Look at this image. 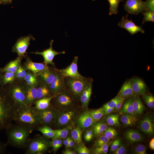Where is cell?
<instances>
[{
    "mask_svg": "<svg viewBox=\"0 0 154 154\" xmlns=\"http://www.w3.org/2000/svg\"><path fill=\"white\" fill-rule=\"evenodd\" d=\"M127 149L123 145H121L113 153L114 154H125L127 152Z\"/></svg>",
    "mask_w": 154,
    "mask_h": 154,
    "instance_id": "52",
    "label": "cell"
},
{
    "mask_svg": "<svg viewBox=\"0 0 154 154\" xmlns=\"http://www.w3.org/2000/svg\"><path fill=\"white\" fill-rule=\"evenodd\" d=\"M89 128L85 131L84 133V140L86 142L90 141L94 136V133L92 128Z\"/></svg>",
    "mask_w": 154,
    "mask_h": 154,
    "instance_id": "49",
    "label": "cell"
},
{
    "mask_svg": "<svg viewBox=\"0 0 154 154\" xmlns=\"http://www.w3.org/2000/svg\"><path fill=\"white\" fill-rule=\"evenodd\" d=\"M83 131L78 125H76L70 132L71 137L78 145L83 143L82 140V135Z\"/></svg>",
    "mask_w": 154,
    "mask_h": 154,
    "instance_id": "29",
    "label": "cell"
},
{
    "mask_svg": "<svg viewBox=\"0 0 154 154\" xmlns=\"http://www.w3.org/2000/svg\"><path fill=\"white\" fill-rule=\"evenodd\" d=\"M108 127V125L105 123L100 122L95 123L92 127L94 135L97 137L102 135Z\"/></svg>",
    "mask_w": 154,
    "mask_h": 154,
    "instance_id": "33",
    "label": "cell"
},
{
    "mask_svg": "<svg viewBox=\"0 0 154 154\" xmlns=\"http://www.w3.org/2000/svg\"><path fill=\"white\" fill-rule=\"evenodd\" d=\"M110 4L109 15L117 14L118 13V8L120 2L122 0H107Z\"/></svg>",
    "mask_w": 154,
    "mask_h": 154,
    "instance_id": "40",
    "label": "cell"
},
{
    "mask_svg": "<svg viewBox=\"0 0 154 154\" xmlns=\"http://www.w3.org/2000/svg\"><path fill=\"white\" fill-rule=\"evenodd\" d=\"M145 3L146 10L154 12V0H146Z\"/></svg>",
    "mask_w": 154,
    "mask_h": 154,
    "instance_id": "51",
    "label": "cell"
},
{
    "mask_svg": "<svg viewBox=\"0 0 154 154\" xmlns=\"http://www.w3.org/2000/svg\"><path fill=\"white\" fill-rule=\"evenodd\" d=\"M23 58L18 56L14 60L9 62L3 68L4 71L15 73L20 65L22 64V60Z\"/></svg>",
    "mask_w": 154,
    "mask_h": 154,
    "instance_id": "26",
    "label": "cell"
},
{
    "mask_svg": "<svg viewBox=\"0 0 154 154\" xmlns=\"http://www.w3.org/2000/svg\"><path fill=\"white\" fill-rule=\"evenodd\" d=\"M63 154H76V153L74 150L69 148H66L62 152Z\"/></svg>",
    "mask_w": 154,
    "mask_h": 154,
    "instance_id": "55",
    "label": "cell"
},
{
    "mask_svg": "<svg viewBox=\"0 0 154 154\" xmlns=\"http://www.w3.org/2000/svg\"><path fill=\"white\" fill-rule=\"evenodd\" d=\"M53 96L37 100L33 106L38 111L43 110L48 108L51 106L50 102Z\"/></svg>",
    "mask_w": 154,
    "mask_h": 154,
    "instance_id": "28",
    "label": "cell"
},
{
    "mask_svg": "<svg viewBox=\"0 0 154 154\" xmlns=\"http://www.w3.org/2000/svg\"><path fill=\"white\" fill-rule=\"evenodd\" d=\"M16 80L15 73L9 72H4L3 78L1 87L11 83Z\"/></svg>",
    "mask_w": 154,
    "mask_h": 154,
    "instance_id": "36",
    "label": "cell"
},
{
    "mask_svg": "<svg viewBox=\"0 0 154 154\" xmlns=\"http://www.w3.org/2000/svg\"><path fill=\"white\" fill-rule=\"evenodd\" d=\"M37 88V100L44 98L51 97L54 95L50 85L45 83L39 81Z\"/></svg>",
    "mask_w": 154,
    "mask_h": 154,
    "instance_id": "21",
    "label": "cell"
},
{
    "mask_svg": "<svg viewBox=\"0 0 154 154\" xmlns=\"http://www.w3.org/2000/svg\"><path fill=\"white\" fill-rule=\"evenodd\" d=\"M124 7L125 10L131 15H137L146 10L145 2L142 0H126Z\"/></svg>",
    "mask_w": 154,
    "mask_h": 154,
    "instance_id": "12",
    "label": "cell"
},
{
    "mask_svg": "<svg viewBox=\"0 0 154 154\" xmlns=\"http://www.w3.org/2000/svg\"><path fill=\"white\" fill-rule=\"evenodd\" d=\"M104 115H106L112 113L114 110L111 108H104Z\"/></svg>",
    "mask_w": 154,
    "mask_h": 154,
    "instance_id": "59",
    "label": "cell"
},
{
    "mask_svg": "<svg viewBox=\"0 0 154 154\" xmlns=\"http://www.w3.org/2000/svg\"><path fill=\"white\" fill-rule=\"evenodd\" d=\"M53 40H51L50 42V46L49 48L44 50L42 52L36 51L32 52L31 53L35 54L40 55L44 58L43 63L48 65H51L55 67V63L53 62V59L55 56L58 54H65V52L64 51L60 52H57L54 50L52 48Z\"/></svg>",
    "mask_w": 154,
    "mask_h": 154,
    "instance_id": "11",
    "label": "cell"
},
{
    "mask_svg": "<svg viewBox=\"0 0 154 154\" xmlns=\"http://www.w3.org/2000/svg\"><path fill=\"white\" fill-rule=\"evenodd\" d=\"M12 0H0V3H10Z\"/></svg>",
    "mask_w": 154,
    "mask_h": 154,
    "instance_id": "63",
    "label": "cell"
},
{
    "mask_svg": "<svg viewBox=\"0 0 154 154\" xmlns=\"http://www.w3.org/2000/svg\"><path fill=\"white\" fill-rule=\"evenodd\" d=\"M76 144L74 141L73 140V139L70 137L68 148L70 149L74 148L75 146L76 145Z\"/></svg>",
    "mask_w": 154,
    "mask_h": 154,
    "instance_id": "57",
    "label": "cell"
},
{
    "mask_svg": "<svg viewBox=\"0 0 154 154\" xmlns=\"http://www.w3.org/2000/svg\"><path fill=\"white\" fill-rule=\"evenodd\" d=\"M117 96L125 100L133 96L130 79L123 83Z\"/></svg>",
    "mask_w": 154,
    "mask_h": 154,
    "instance_id": "24",
    "label": "cell"
},
{
    "mask_svg": "<svg viewBox=\"0 0 154 154\" xmlns=\"http://www.w3.org/2000/svg\"><path fill=\"white\" fill-rule=\"evenodd\" d=\"M57 69L52 66H48L37 76L39 81L50 85L57 72Z\"/></svg>",
    "mask_w": 154,
    "mask_h": 154,
    "instance_id": "19",
    "label": "cell"
},
{
    "mask_svg": "<svg viewBox=\"0 0 154 154\" xmlns=\"http://www.w3.org/2000/svg\"><path fill=\"white\" fill-rule=\"evenodd\" d=\"M97 137L94 144V147H100L109 142L111 140V139L108 138L103 135H100Z\"/></svg>",
    "mask_w": 154,
    "mask_h": 154,
    "instance_id": "46",
    "label": "cell"
},
{
    "mask_svg": "<svg viewBox=\"0 0 154 154\" xmlns=\"http://www.w3.org/2000/svg\"><path fill=\"white\" fill-rule=\"evenodd\" d=\"M142 96L143 101L149 108H153L154 107V98L151 94L145 93Z\"/></svg>",
    "mask_w": 154,
    "mask_h": 154,
    "instance_id": "42",
    "label": "cell"
},
{
    "mask_svg": "<svg viewBox=\"0 0 154 154\" xmlns=\"http://www.w3.org/2000/svg\"><path fill=\"white\" fill-rule=\"evenodd\" d=\"M13 120L16 123L28 127L34 130L41 125L38 111L33 106H27L16 110Z\"/></svg>",
    "mask_w": 154,
    "mask_h": 154,
    "instance_id": "3",
    "label": "cell"
},
{
    "mask_svg": "<svg viewBox=\"0 0 154 154\" xmlns=\"http://www.w3.org/2000/svg\"><path fill=\"white\" fill-rule=\"evenodd\" d=\"M50 104L58 111L81 108L79 100L66 88L60 93L54 95Z\"/></svg>",
    "mask_w": 154,
    "mask_h": 154,
    "instance_id": "4",
    "label": "cell"
},
{
    "mask_svg": "<svg viewBox=\"0 0 154 154\" xmlns=\"http://www.w3.org/2000/svg\"><path fill=\"white\" fill-rule=\"evenodd\" d=\"M7 144L0 142V154L5 153L6 151Z\"/></svg>",
    "mask_w": 154,
    "mask_h": 154,
    "instance_id": "54",
    "label": "cell"
},
{
    "mask_svg": "<svg viewBox=\"0 0 154 154\" xmlns=\"http://www.w3.org/2000/svg\"><path fill=\"white\" fill-rule=\"evenodd\" d=\"M89 111L92 118L95 123L99 121L104 116V108L103 107L97 109Z\"/></svg>",
    "mask_w": 154,
    "mask_h": 154,
    "instance_id": "37",
    "label": "cell"
},
{
    "mask_svg": "<svg viewBox=\"0 0 154 154\" xmlns=\"http://www.w3.org/2000/svg\"><path fill=\"white\" fill-rule=\"evenodd\" d=\"M57 112L51 105L45 110L38 111L41 125H47L52 127L55 122Z\"/></svg>",
    "mask_w": 154,
    "mask_h": 154,
    "instance_id": "9",
    "label": "cell"
},
{
    "mask_svg": "<svg viewBox=\"0 0 154 154\" xmlns=\"http://www.w3.org/2000/svg\"><path fill=\"white\" fill-rule=\"evenodd\" d=\"M125 99L119 97V99L115 108L116 111H118L121 109Z\"/></svg>",
    "mask_w": 154,
    "mask_h": 154,
    "instance_id": "53",
    "label": "cell"
},
{
    "mask_svg": "<svg viewBox=\"0 0 154 154\" xmlns=\"http://www.w3.org/2000/svg\"><path fill=\"white\" fill-rule=\"evenodd\" d=\"M150 148L152 150H154V138H153L151 140L149 144Z\"/></svg>",
    "mask_w": 154,
    "mask_h": 154,
    "instance_id": "62",
    "label": "cell"
},
{
    "mask_svg": "<svg viewBox=\"0 0 154 154\" xmlns=\"http://www.w3.org/2000/svg\"><path fill=\"white\" fill-rule=\"evenodd\" d=\"M26 86L24 81L16 80L3 87L11 99L15 110L28 106L26 101Z\"/></svg>",
    "mask_w": 154,
    "mask_h": 154,
    "instance_id": "5",
    "label": "cell"
},
{
    "mask_svg": "<svg viewBox=\"0 0 154 154\" xmlns=\"http://www.w3.org/2000/svg\"><path fill=\"white\" fill-rule=\"evenodd\" d=\"M120 120L124 125L132 126L135 125L137 120L134 116L128 114H124L121 116Z\"/></svg>",
    "mask_w": 154,
    "mask_h": 154,
    "instance_id": "35",
    "label": "cell"
},
{
    "mask_svg": "<svg viewBox=\"0 0 154 154\" xmlns=\"http://www.w3.org/2000/svg\"><path fill=\"white\" fill-rule=\"evenodd\" d=\"M4 72V71L3 68H0V86H1L3 80V76Z\"/></svg>",
    "mask_w": 154,
    "mask_h": 154,
    "instance_id": "60",
    "label": "cell"
},
{
    "mask_svg": "<svg viewBox=\"0 0 154 154\" xmlns=\"http://www.w3.org/2000/svg\"><path fill=\"white\" fill-rule=\"evenodd\" d=\"M82 110L78 108L58 111L55 122L52 127L55 129L69 126L74 127L76 125L78 116Z\"/></svg>",
    "mask_w": 154,
    "mask_h": 154,
    "instance_id": "6",
    "label": "cell"
},
{
    "mask_svg": "<svg viewBox=\"0 0 154 154\" xmlns=\"http://www.w3.org/2000/svg\"><path fill=\"white\" fill-rule=\"evenodd\" d=\"M93 82H91L88 85L80 97V108L82 110L88 109L92 92Z\"/></svg>",
    "mask_w": 154,
    "mask_h": 154,
    "instance_id": "20",
    "label": "cell"
},
{
    "mask_svg": "<svg viewBox=\"0 0 154 154\" xmlns=\"http://www.w3.org/2000/svg\"><path fill=\"white\" fill-rule=\"evenodd\" d=\"M74 149V150L77 154H90L91 153L90 150L85 146L83 142L79 145H76Z\"/></svg>",
    "mask_w": 154,
    "mask_h": 154,
    "instance_id": "41",
    "label": "cell"
},
{
    "mask_svg": "<svg viewBox=\"0 0 154 154\" xmlns=\"http://www.w3.org/2000/svg\"><path fill=\"white\" fill-rule=\"evenodd\" d=\"M26 60L23 65L27 71L32 73L37 76L44 70L48 68V66L43 63L35 62L29 57L26 56Z\"/></svg>",
    "mask_w": 154,
    "mask_h": 154,
    "instance_id": "15",
    "label": "cell"
},
{
    "mask_svg": "<svg viewBox=\"0 0 154 154\" xmlns=\"http://www.w3.org/2000/svg\"><path fill=\"white\" fill-rule=\"evenodd\" d=\"M124 136L126 139L131 143L141 142L143 138L141 134L138 131L133 130H129L125 133Z\"/></svg>",
    "mask_w": 154,
    "mask_h": 154,
    "instance_id": "25",
    "label": "cell"
},
{
    "mask_svg": "<svg viewBox=\"0 0 154 154\" xmlns=\"http://www.w3.org/2000/svg\"><path fill=\"white\" fill-rule=\"evenodd\" d=\"M96 123L92 118L88 109L82 110L78 117L76 125L78 126L83 131L91 127Z\"/></svg>",
    "mask_w": 154,
    "mask_h": 154,
    "instance_id": "14",
    "label": "cell"
},
{
    "mask_svg": "<svg viewBox=\"0 0 154 154\" xmlns=\"http://www.w3.org/2000/svg\"><path fill=\"white\" fill-rule=\"evenodd\" d=\"M102 135L111 139L116 137L117 135V132L114 129L108 127L106 130Z\"/></svg>",
    "mask_w": 154,
    "mask_h": 154,
    "instance_id": "47",
    "label": "cell"
},
{
    "mask_svg": "<svg viewBox=\"0 0 154 154\" xmlns=\"http://www.w3.org/2000/svg\"><path fill=\"white\" fill-rule=\"evenodd\" d=\"M35 130L40 132L44 137L48 138L53 139L55 136L54 129L50 127L47 125L40 126Z\"/></svg>",
    "mask_w": 154,
    "mask_h": 154,
    "instance_id": "30",
    "label": "cell"
},
{
    "mask_svg": "<svg viewBox=\"0 0 154 154\" xmlns=\"http://www.w3.org/2000/svg\"><path fill=\"white\" fill-rule=\"evenodd\" d=\"M27 70L21 64L15 73L16 80L18 81H24V78L26 74Z\"/></svg>",
    "mask_w": 154,
    "mask_h": 154,
    "instance_id": "43",
    "label": "cell"
},
{
    "mask_svg": "<svg viewBox=\"0 0 154 154\" xmlns=\"http://www.w3.org/2000/svg\"><path fill=\"white\" fill-rule=\"evenodd\" d=\"M103 107L104 108H111L115 109L114 107L110 101L105 104Z\"/></svg>",
    "mask_w": 154,
    "mask_h": 154,
    "instance_id": "61",
    "label": "cell"
},
{
    "mask_svg": "<svg viewBox=\"0 0 154 154\" xmlns=\"http://www.w3.org/2000/svg\"><path fill=\"white\" fill-rule=\"evenodd\" d=\"M142 15L143 16V18L142 24L147 22H154V12L146 9L142 12Z\"/></svg>",
    "mask_w": 154,
    "mask_h": 154,
    "instance_id": "44",
    "label": "cell"
},
{
    "mask_svg": "<svg viewBox=\"0 0 154 154\" xmlns=\"http://www.w3.org/2000/svg\"><path fill=\"white\" fill-rule=\"evenodd\" d=\"M70 138V137L68 136L66 138L63 139H64L62 141L63 144L64 145L66 148H68Z\"/></svg>",
    "mask_w": 154,
    "mask_h": 154,
    "instance_id": "56",
    "label": "cell"
},
{
    "mask_svg": "<svg viewBox=\"0 0 154 154\" xmlns=\"http://www.w3.org/2000/svg\"><path fill=\"white\" fill-rule=\"evenodd\" d=\"M133 107L135 116L141 115L144 110L145 107L138 96H133Z\"/></svg>",
    "mask_w": 154,
    "mask_h": 154,
    "instance_id": "27",
    "label": "cell"
},
{
    "mask_svg": "<svg viewBox=\"0 0 154 154\" xmlns=\"http://www.w3.org/2000/svg\"><path fill=\"white\" fill-rule=\"evenodd\" d=\"M121 140L120 139H117L113 141L110 145V152H113L119 147L121 144Z\"/></svg>",
    "mask_w": 154,
    "mask_h": 154,
    "instance_id": "50",
    "label": "cell"
},
{
    "mask_svg": "<svg viewBox=\"0 0 154 154\" xmlns=\"http://www.w3.org/2000/svg\"><path fill=\"white\" fill-rule=\"evenodd\" d=\"M7 145L21 149L26 148L33 129L25 125L12 124L5 129Z\"/></svg>",
    "mask_w": 154,
    "mask_h": 154,
    "instance_id": "1",
    "label": "cell"
},
{
    "mask_svg": "<svg viewBox=\"0 0 154 154\" xmlns=\"http://www.w3.org/2000/svg\"><path fill=\"white\" fill-rule=\"evenodd\" d=\"M37 91L36 86L26 85V101L28 106H33L37 100Z\"/></svg>",
    "mask_w": 154,
    "mask_h": 154,
    "instance_id": "23",
    "label": "cell"
},
{
    "mask_svg": "<svg viewBox=\"0 0 154 154\" xmlns=\"http://www.w3.org/2000/svg\"><path fill=\"white\" fill-rule=\"evenodd\" d=\"M63 140L60 138H54L52 139L50 141L51 147L52 151L55 153L62 146Z\"/></svg>",
    "mask_w": 154,
    "mask_h": 154,
    "instance_id": "45",
    "label": "cell"
},
{
    "mask_svg": "<svg viewBox=\"0 0 154 154\" xmlns=\"http://www.w3.org/2000/svg\"><path fill=\"white\" fill-rule=\"evenodd\" d=\"M139 128L146 134L151 135L153 133L154 125L150 116H146L143 118L140 123Z\"/></svg>",
    "mask_w": 154,
    "mask_h": 154,
    "instance_id": "22",
    "label": "cell"
},
{
    "mask_svg": "<svg viewBox=\"0 0 154 154\" xmlns=\"http://www.w3.org/2000/svg\"><path fill=\"white\" fill-rule=\"evenodd\" d=\"M50 141L44 136L37 135L30 139L25 152L26 154H42L51 147Z\"/></svg>",
    "mask_w": 154,
    "mask_h": 154,
    "instance_id": "8",
    "label": "cell"
},
{
    "mask_svg": "<svg viewBox=\"0 0 154 154\" xmlns=\"http://www.w3.org/2000/svg\"><path fill=\"white\" fill-rule=\"evenodd\" d=\"M73 127L69 126L61 129H54L55 136L54 139H63L66 138L70 134L71 131Z\"/></svg>",
    "mask_w": 154,
    "mask_h": 154,
    "instance_id": "34",
    "label": "cell"
},
{
    "mask_svg": "<svg viewBox=\"0 0 154 154\" xmlns=\"http://www.w3.org/2000/svg\"><path fill=\"white\" fill-rule=\"evenodd\" d=\"M33 39V37L31 35L19 38L12 47V52L17 53L18 56L25 58V54L27 53L26 51L30 44V41Z\"/></svg>",
    "mask_w": 154,
    "mask_h": 154,
    "instance_id": "10",
    "label": "cell"
},
{
    "mask_svg": "<svg viewBox=\"0 0 154 154\" xmlns=\"http://www.w3.org/2000/svg\"><path fill=\"white\" fill-rule=\"evenodd\" d=\"M112 141L105 143L99 147H94L92 150V153L94 154H106L109 147L110 146Z\"/></svg>",
    "mask_w": 154,
    "mask_h": 154,
    "instance_id": "38",
    "label": "cell"
},
{
    "mask_svg": "<svg viewBox=\"0 0 154 154\" xmlns=\"http://www.w3.org/2000/svg\"><path fill=\"white\" fill-rule=\"evenodd\" d=\"M24 81L27 86L36 87L39 82L37 77L29 71H27Z\"/></svg>",
    "mask_w": 154,
    "mask_h": 154,
    "instance_id": "32",
    "label": "cell"
},
{
    "mask_svg": "<svg viewBox=\"0 0 154 154\" xmlns=\"http://www.w3.org/2000/svg\"><path fill=\"white\" fill-rule=\"evenodd\" d=\"M50 86L54 95L60 93L66 88L64 77L59 72L58 69L55 76L50 84Z\"/></svg>",
    "mask_w": 154,
    "mask_h": 154,
    "instance_id": "17",
    "label": "cell"
},
{
    "mask_svg": "<svg viewBox=\"0 0 154 154\" xmlns=\"http://www.w3.org/2000/svg\"><path fill=\"white\" fill-rule=\"evenodd\" d=\"M118 99L119 97L117 96L110 101V102L114 107L115 109L116 107V105L118 101Z\"/></svg>",
    "mask_w": 154,
    "mask_h": 154,
    "instance_id": "58",
    "label": "cell"
},
{
    "mask_svg": "<svg viewBox=\"0 0 154 154\" xmlns=\"http://www.w3.org/2000/svg\"><path fill=\"white\" fill-rule=\"evenodd\" d=\"M78 57L75 56L70 64L66 68L61 69H58L59 72L64 78L70 77L80 78H84L78 72Z\"/></svg>",
    "mask_w": 154,
    "mask_h": 154,
    "instance_id": "13",
    "label": "cell"
},
{
    "mask_svg": "<svg viewBox=\"0 0 154 154\" xmlns=\"http://www.w3.org/2000/svg\"><path fill=\"white\" fill-rule=\"evenodd\" d=\"M125 101L120 110V114H128L134 116L132 102V97H130Z\"/></svg>",
    "mask_w": 154,
    "mask_h": 154,
    "instance_id": "31",
    "label": "cell"
},
{
    "mask_svg": "<svg viewBox=\"0 0 154 154\" xmlns=\"http://www.w3.org/2000/svg\"><path fill=\"white\" fill-rule=\"evenodd\" d=\"M147 148L145 146L142 144L136 145L133 149V152L136 154H147Z\"/></svg>",
    "mask_w": 154,
    "mask_h": 154,
    "instance_id": "48",
    "label": "cell"
},
{
    "mask_svg": "<svg viewBox=\"0 0 154 154\" xmlns=\"http://www.w3.org/2000/svg\"><path fill=\"white\" fill-rule=\"evenodd\" d=\"M133 96L142 95L146 93L147 91L146 85L141 79L133 77L130 79Z\"/></svg>",
    "mask_w": 154,
    "mask_h": 154,
    "instance_id": "18",
    "label": "cell"
},
{
    "mask_svg": "<svg viewBox=\"0 0 154 154\" xmlns=\"http://www.w3.org/2000/svg\"><path fill=\"white\" fill-rule=\"evenodd\" d=\"M64 80L66 88L79 100L81 94L87 86L93 82L92 78L86 77L83 78L66 77L64 78Z\"/></svg>",
    "mask_w": 154,
    "mask_h": 154,
    "instance_id": "7",
    "label": "cell"
},
{
    "mask_svg": "<svg viewBox=\"0 0 154 154\" xmlns=\"http://www.w3.org/2000/svg\"><path fill=\"white\" fill-rule=\"evenodd\" d=\"M15 110L11 99L3 87L0 86V130L12 124Z\"/></svg>",
    "mask_w": 154,
    "mask_h": 154,
    "instance_id": "2",
    "label": "cell"
},
{
    "mask_svg": "<svg viewBox=\"0 0 154 154\" xmlns=\"http://www.w3.org/2000/svg\"><path fill=\"white\" fill-rule=\"evenodd\" d=\"M119 115L116 114L108 115L105 118L106 123L108 125L118 126L119 125Z\"/></svg>",
    "mask_w": 154,
    "mask_h": 154,
    "instance_id": "39",
    "label": "cell"
},
{
    "mask_svg": "<svg viewBox=\"0 0 154 154\" xmlns=\"http://www.w3.org/2000/svg\"><path fill=\"white\" fill-rule=\"evenodd\" d=\"M127 16L128 15H127L126 18L124 16L122 17L121 21L118 23V26L126 29L132 35L139 32L142 33H144V30L142 27L136 25L131 19L129 20L127 19Z\"/></svg>",
    "mask_w": 154,
    "mask_h": 154,
    "instance_id": "16",
    "label": "cell"
}]
</instances>
